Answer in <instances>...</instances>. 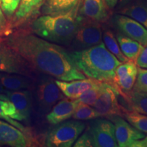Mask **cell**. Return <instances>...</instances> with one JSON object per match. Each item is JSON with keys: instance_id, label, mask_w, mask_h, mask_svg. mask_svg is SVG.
Returning <instances> with one entry per match:
<instances>
[{"instance_id": "obj_1", "label": "cell", "mask_w": 147, "mask_h": 147, "mask_svg": "<svg viewBox=\"0 0 147 147\" xmlns=\"http://www.w3.org/2000/svg\"><path fill=\"white\" fill-rule=\"evenodd\" d=\"M1 39L39 74L63 81L87 78L65 49L42 39L29 29H14Z\"/></svg>"}, {"instance_id": "obj_2", "label": "cell", "mask_w": 147, "mask_h": 147, "mask_svg": "<svg viewBox=\"0 0 147 147\" xmlns=\"http://www.w3.org/2000/svg\"><path fill=\"white\" fill-rule=\"evenodd\" d=\"M77 67L89 78L113 83L117 67L122 63L103 42L79 51L69 53Z\"/></svg>"}, {"instance_id": "obj_3", "label": "cell", "mask_w": 147, "mask_h": 147, "mask_svg": "<svg viewBox=\"0 0 147 147\" xmlns=\"http://www.w3.org/2000/svg\"><path fill=\"white\" fill-rule=\"evenodd\" d=\"M78 6L65 14L38 16L29 25V30L49 42L69 46L78 26Z\"/></svg>"}, {"instance_id": "obj_4", "label": "cell", "mask_w": 147, "mask_h": 147, "mask_svg": "<svg viewBox=\"0 0 147 147\" xmlns=\"http://www.w3.org/2000/svg\"><path fill=\"white\" fill-rule=\"evenodd\" d=\"M31 91L37 113L41 116L47 115L57 103L65 97L55 78L42 74L37 76Z\"/></svg>"}, {"instance_id": "obj_5", "label": "cell", "mask_w": 147, "mask_h": 147, "mask_svg": "<svg viewBox=\"0 0 147 147\" xmlns=\"http://www.w3.org/2000/svg\"><path fill=\"white\" fill-rule=\"evenodd\" d=\"M86 124L80 120L65 121L55 125L47 134L45 146L71 147L85 129Z\"/></svg>"}, {"instance_id": "obj_6", "label": "cell", "mask_w": 147, "mask_h": 147, "mask_svg": "<svg viewBox=\"0 0 147 147\" xmlns=\"http://www.w3.org/2000/svg\"><path fill=\"white\" fill-rule=\"evenodd\" d=\"M78 26L69 47L73 51H82L98 45L102 41L103 32L100 23L78 16Z\"/></svg>"}, {"instance_id": "obj_7", "label": "cell", "mask_w": 147, "mask_h": 147, "mask_svg": "<svg viewBox=\"0 0 147 147\" xmlns=\"http://www.w3.org/2000/svg\"><path fill=\"white\" fill-rule=\"evenodd\" d=\"M0 72L20 74L34 78H37L40 74L1 38H0Z\"/></svg>"}, {"instance_id": "obj_8", "label": "cell", "mask_w": 147, "mask_h": 147, "mask_svg": "<svg viewBox=\"0 0 147 147\" xmlns=\"http://www.w3.org/2000/svg\"><path fill=\"white\" fill-rule=\"evenodd\" d=\"M119 95L118 91L111 84L102 82L100 95L93 106L100 117L117 115L123 117L127 110L119 103Z\"/></svg>"}, {"instance_id": "obj_9", "label": "cell", "mask_w": 147, "mask_h": 147, "mask_svg": "<svg viewBox=\"0 0 147 147\" xmlns=\"http://www.w3.org/2000/svg\"><path fill=\"white\" fill-rule=\"evenodd\" d=\"M88 131L95 147H118L115 124L106 119H95L90 122Z\"/></svg>"}, {"instance_id": "obj_10", "label": "cell", "mask_w": 147, "mask_h": 147, "mask_svg": "<svg viewBox=\"0 0 147 147\" xmlns=\"http://www.w3.org/2000/svg\"><path fill=\"white\" fill-rule=\"evenodd\" d=\"M45 0H21L19 6L10 21L12 30L24 28L37 17Z\"/></svg>"}, {"instance_id": "obj_11", "label": "cell", "mask_w": 147, "mask_h": 147, "mask_svg": "<svg viewBox=\"0 0 147 147\" xmlns=\"http://www.w3.org/2000/svg\"><path fill=\"white\" fill-rule=\"evenodd\" d=\"M31 134H26L12 125L0 120V146L28 147L34 146Z\"/></svg>"}, {"instance_id": "obj_12", "label": "cell", "mask_w": 147, "mask_h": 147, "mask_svg": "<svg viewBox=\"0 0 147 147\" xmlns=\"http://www.w3.org/2000/svg\"><path fill=\"white\" fill-rule=\"evenodd\" d=\"M114 22L120 33L138 42L145 47L147 45V29L139 22L123 14H116Z\"/></svg>"}, {"instance_id": "obj_13", "label": "cell", "mask_w": 147, "mask_h": 147, "mask_svg": "<svg viewBox=\"0 0 147 147\" xmlns=\"http://www.w3.org/2000/svg\"><path fill=\"white\" fill-rule=\"evenodd\" d=\"M110 118L115 123V135L118 146L131 147L135 141L146 136L144 133L134 127L121 116H113Z\"/></svg>"}, {"instance_id": "obj_14", "label": "cell", "mask_w": 147, "mask_h": 147, "mask_svg": "<svg viewBox=\"0 0 147 147\" xmlns=\"http://www.w3.org/2000/svg\"><path fill=\"white\" fill-rule=\"evenodd\" d=\"M78 14L100 23L105 22L109 16L108 8L104 0H80Z\"/></svg>"}, {"instance_id": "obj_15", "label": "cell", "mask_w": 147, "mask_h": 147, "mask_svg": "<svg viewBox=\"0 0 147 147\" xmlns=\"http://www.w3.org/2000/svg\"><path fill=\"white\" fill-rule=\"evenodd\" d=\"M55 82L66 97L71 100H77L84 92L98 85L100 81L86 78L71 81H63L56 79Z\"/></svg>"}, {"instance_id": "obj_16", "label": "cell", "mask_w": 147, "mask_h": 147, "mask_svg": "<svg viewBox=\"0 0 147 147\" xmlns=\"http://www.w3.org/2000/svg\"><path fill=\"white\" fill-rule=\"evenodd\" d=\"M79 102L77 100L63 98L53 106L46 115L47 121L50 124L57 125L70 119L74 113Z\"/></svg>"}, {"instance_id": "obj_17", "label": "cell", "mask_w": 147, "mask_h": 147, "mask_svg": "<svg viewBox=\"0 0 147 147\" xmlns=\"http://www.w3.org/2000/svg\"><path fill=\"white\" fill-rule=\"evenodd\" d=\"M5 95L14 104L18 111L23 115L25 121H29L34 104L32 91L28 89L18 91L7 90Z\"/></svg>"}, {"instance_id": "obj_18", "label": "cell", "mask_w": 147, "mask_h": 147, "mask_svg": "<svg viewBox=\"0 0 147 147\" xmlns=\"http://www.w3.org/2000/svg\"><path fill=\"white\" fill-rule=\"evenodd\" d=\"M36 78L14 73L0 72V81L7 90H32Z\"/></svg>"}, {"instance_id": "obj_19", "label": "cell", "mask_w": 147, "mask_h": 147, "mask_svg": "<svg viewBox=\"0 0 147 147\" xmlns=\"http://www.w3.org/2000/svg\"><path fill=\"white\" fill-rule=\"evenodd\" d=\"M80 0H45L40 12L42 14L57 15L69 12L79 4Z\"/></svg>"}, {"instance_id": "obj_20", "label": "cell", "mask_w": 147, "mask_h": 147, "mask_svg": "<svg viewBox=\"0 0 147 147\" xmlns=\"http://www.w3.org/2000/svg\"><path fill=\"white\" fill-rule=\"evenodd\" d=\"M120 13L132 18L147 29V0H134L123 7Z\"/></svg>"}, {"instance_id": "obj_21", "label": "cell", "mask_w": 147, "mask_h": 147, "mask_svg": "<svg viewBox=\"0 0 147 147\" xmlns=\"http://www.w3.org/2000/svg\"><path fill=\"white\" fill-rule=\"evenodd\" d=\"M116 38L120 46L121 50L125 56L128 58L129 60L136 62V60L140 53L144 49V46L139 43L138 42L125 36L121 33L117 34Z\"/></svg>"}, {"instance_id": "obj_22", "label": "cell", "mask_w": 147, "mask_h": 147, "mask_svg": "<svg viewBox=\"0 0 147 147\" xmlns=\"http://www.w3.org/2000/svg\"><path fill=\"white\" fill-rule=\"evenodd\" d=\"M124 100L134 111L147 115V93L132 90L127 93Z\"/></svg>"}, {"instance_id": "obj_23", "label": "cell", "mask_w": 147, "mask_h": 147, "mask_svg": "<svg viewBox=\"0 0 147 147\" xmlns=\"http://www.w3.org/2000/svg\"><path fill=\"white\" fill-rule=\"evenodd\" d=\"M102 40L108 50L115 55L121 62L125 63L129 61L128 58H127L121 51L116 36L110 29H106L104 31L103 33Z\"/></svg>"}, {"instance_id": "obj_24", "label": "cell", "mask_w": 147, "mask_h": 147, "mask_svg": "<svg viewBox=\"0 0 147 147\" xmlns=\"http://www.w3.org/2000/svg\"><path fill=\"white\" fill-rule=\"evenodd\" d=\"M124 118L131 125L144 134H147V115L138 112L127 111L123 115Z\"/></svg>"}, {"instance_id": "obj_25", "label": "cell", "mask_w": 147, "mask_h": 147, "mask_svg": "<svg viewBox=\"0 0 147 147\" xmlns=\"http://www.w3.org/2000/svg\"><path fill=\"white\" fill-rule=\"evenodd\" d=\"M100 117V115L97 113L96 110L93 107H91L88 104L84 103L79 102L72 118L76 120H92Z\"/></svg>"}, {"instance_id": "obj_26", "label": "cell", "mask_w": 147, "mask_h": 147, "mask_svg": "<svg viewBox=\"0 0 147 147\" xmlns=\"http://www.w3.org/2000/svg\"><path fill=\"white\" fill-rule=\"evenodd\" d=\"M102 82L98 85L95 86L94 87H92L87 91L84 92L80 97L77 99L79 102L84 103V104H88L89 106H93L95 102H96L97 99L98 98L101 91V87H102Z\"/></svg>"}, {"instance_id": "obj_27", "label": "cell", "mask_w": 147, "mask_h": 147, "mask_svg": "<svg viewBox=\"0 0 147 147\" xmlns=\"http://www.w3.org/2000/svg\"><path fill=\"white\" fill-rule=\"evenodd\" d=\"M138 67L135 62L129 60L127 62L122 63L117 67L114 79L121 78L123 77L129 76L131 74L138 73Z\"/></svg>"}, {"instance_id": "obj_28", "label": "cell", "mask_w": 147, "mask_h": 147, "mask_svg": "<svg viewBox=\"0 0 147 147\" xmlns=\"http://www.w3.org/2000/svg\"><path fill=\"white\" fill-rule=\"evenodd\" d=\"M21 0H1V8L5 16L10 22L14 13L19 6Z\"/></svg>"}, {"instance_id": "obj_29", "label": "cell", "mask_w": 147, "mask_h": 147, "mask_svg": "<svg viewBox=\"0 0 147 147\" xmlns=\"http://www.w3.org/2000/svg\"><path fill=\"white\" fill-rule=\"evenodd\" d=\"M133 90L147 93V69L138 67L136 81Z\"/></svg>"}, {"instance_id": "obj_30", "label": "cell", "mask_w": 147, "mask_h": 147, "mask_svg": "<svg viewBox=\"0 0 147 147\" xmlns=\"http://www.w3.org/2000/svg\"><path fill=\"white\" fill-rule=\"evenodd\" d=\"M10 21L0 8V38H5L12 32Z\"/></svg>"}, {"instance_id": "obj_31", "label": "cell", "mask_w": 147, "mask_h": 147, "mask_svg": "<svg viewBox=\"0 0 147 147\" xmlns=\"http://www.w3.org/2000/svg\"><path fill=\"white\" fill-rule=\"evenodd\" d=\"M74 147H91L94 146L93 144V138H92L91 134L89 131H86L84 134H82L76 141L75 142V144L74 145Z\"/></svg>"}, {"instance_id": "obj_32", "label": "cell", "mask_w": 147, "mask_h": 147, "mask_svg": "<svg viewBox=\"0 0 147 147\" xmlns=\"http://www.w3.org/2000/svg\"><path fill=\"white\" fill-rule=\"evenodd\" d=\"M135 63L138 67L147 69V45L140 53Z\"/></svg>"}, {"instance_id": "obj_33", "label": "cell", "mask_w": 147, "mask_h": 147, "mask_svg": "<svg viewBox=\"0 0 147 147\" xmlns=\"http://www.w3.org/2000/svg\"><path fill=\"white\" fill-rule=\"evenodd\" d=\"M131 147H147V136L144 138L135 141Z\"/></svg>"}, {"instance_id": "obj_34", "label": "cell", "mask_w": 147, "mask_h": 147, "mask_svg": "<svg viewBox=\"0 0 147 147\" xmlns=\"http://www.w3.org/2000/svg\"><path fill=\"white\" fill-rule=\"evenodd\" d=\"M7 89L3 87L1 82L0 81V100H8V99L7 98L5 93H6Z\"/></svg>"}, {"instance_id": "obj_35", "label": "cell", "mask_w": 147, "mask_h": 147, "mask_svg": "<svg viewBox=\"0 0 147 147\" xmlns=\"http://www.w3.org/2000/svg\"><path fill=\"white\" fill-rule=\"evenodd\" d=\"M104 1L108 6V8L110 9L115 8L116 5L117 4V2H118V0H104Z\"/></svg>"}, {"instance_id": "obj_36", "label": "cell", "mask_w": 147, "mask_h": 147, "mask_svg": "<svg viewBox=\"0 0 147 147\" xmlns=\"http://www.w3.org/2000/svg\"><path fill=\"white\" fill-rule=\"evenodd\" d=\"M131 1H132V0H119V6L123 8L125 5H126L129 2H131Z\"/></svg>"}, {"instance_id": "obj_37", "label": "cell", "mask_w": 147, "mask_h": 147, "mask_svg": "<svg viewBox=\"0 0 147 147\" xmlns=\"http://www.w3.org/2000/svg\"><path fill=\"white\" fill-rule=\"evenodd\" d=\"M1 0H0V7H1Z\"/></svg>"}]
</instances>
